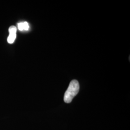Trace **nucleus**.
<instances>
[{"mask_svg":"<svg viewBox=\"0 0 130 130\" xmlns=\"http://www.w3.org/2000/svg\"><path fill=\"white\" fill-rule=\"evenodd\" d=\"M18 28H19V30L20 31H24V30L27 31L29 29V25L27 22H20L18 24Z\"/></svg>","mask_w":130,"mask_h":130,"instance_id":"3","label":"nucleus"},{"mask_svg":"<svg viewBox=\"0 0 130 130\" xmlns=\"http://www.w3.org/2000/svg\"><path fill=\"white\" fill-rule=\"evenodd\" d=\"M79 82L76 80H72L70 83L69 86L66 91L64 97V102L66 103L71 102L73 98L79 93Z\"/></svg>","mask_w":130,"mask_h":130,"instance_id":"1","label":"nucleus"},{"mask_svg":"<svg viewBox=\"0 0 130 130\" xmlns=\"http://www.w3.org/2000/svg\"><path fill=\"white\" fill-rule=\"evenodd\" d=\"M9 35L7 38V42L10 44H12L14 42L16 38V32H17V28L12 26L9 28Z\"/></svg>","mask_w":130,"mask_h":130,"instance_id":"2","label":"nucleus"}]
</instances>
